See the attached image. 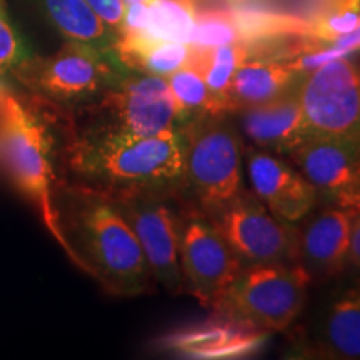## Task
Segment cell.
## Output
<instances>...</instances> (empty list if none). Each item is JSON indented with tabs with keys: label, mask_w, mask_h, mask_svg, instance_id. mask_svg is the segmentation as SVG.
<instances>
[{
	"label": "cell",
	"mask_w": 360,
	"mask_h": 360,
	"mask_svg": "<svg viewBox=\"0 0 360 360\" xmlns=\"http://www.w3.org/2000/svg\"><path fill=\"white\" fill-rule=\"evenodd\" d=\"M52 137L47 125L19 97L0 89V155L19 191L37 209L51 236L67 257L82 267L77 252L67 238L62 219L53 202Z\"/></svg>",
	"instance_id": "3957f363"
},
{
	"label": "cell",
	"mask_w": 360,
	"mask_h": 360,
	"mask_svg": "<svg viewBox=\"0 0 360 360\" xmlns=\"http://www.w3.org/2000/svg\"><path fill=\"white\" fill-rule=\"evenodd\" d=\"M85 130L157 135L180 130L167 77L127 70L94 102L85 103Z\"/></svg>",
	"instance_id": "8992f818"
},
{
	"label": "cell",
	"mask_w": 360,
	"mask_h": 360,
	"mask_svg": "<svg viewBox=\"0 0 360 360\" xmlns=\"http://www.w3.org/2000/svg\"><path fill=\"white\" fill-rule=\"evenodd\" d=\"M90 7L96 11L101 19L110 27L119 37L124 27L125 19V4L122 0H85Z\"/></svg>",
	"instance_id": "484cf974"
},
{
	"label": "cell",
	"mask_w": 360,
	"mask_h": 360,
	"mask_svg": "<svg viewBox=\"0 0 360 360\" xmlns=\"http://www.w3.org/2000/svg\"><path fill=\"white\" fill-rule=\"evenodd\" d=\"M247 2H252V0H231V4H232L233 7L242 6V4H247Z\"/></svg>",
	"instance_id": "1f68e13d"
},
{
	"label": "cell",
	"mask_w": 360,
	"mask_h": 360,
	"mask_svg": "<svg viewBox=\"0 0 360 360\" xmlns=\"http://www.w3.org/2000/svg\"><path fill=\"white\" fill-rule=\"evenodd\" d=\"M350 222L352 212L334 205L315 214L300 229L297 260L310 277H334L349 265Z\"/></svg>",
	"instance_id": "9a60e30c"
},
{
	"label": "cell",
	"mask_w": 360,
	"mask_h": 360,
	"mask_svg": "<svg viewBox=\"0 0 360 360\" xmlns=\"http://www.w3.org/2000/svg\"><path fill=\"white\" fill-rule=\"evenodd\" d=\"M79 177L114 193L167 192L184 184L186 154L180 130L132 135L82 130L67 148Z\"/></svg>",
	"instance_id": "6da1fadb"
},
{
	"label": "cell",
	"mask_w": 360,
	"mask_h": 360,
	"mask_svg": "<svg viewBox=\"0 0 360 360\" xmlns=\"http://www.w3.org/2000/svg\"><path fill=\"white\" fill-rule=\"evenodd\" d=\"M167 82L177 107L180 129L209 117H222L199 70L184 65L169 75Z\"/></svg>",
	"instance_id": "7402d4cb"
},
{
	"label": "cell",
	"mask_w": 360,
	"mask_h": 360,
	"mask_svg": "<svg viewBox=\"0 0 360 360\" xmlns=\"http://www.w3.org/2000/svg\"><path fill=\"white\" fill-rule=\"evenodd\" d=\"M129 69L115 51H101L89 44L67 40L51 57H32L15 77L49 101L85 105L119 82Z\"/></svg>",
	"instance_id": "5b68a950"
},
{
	"label": "cell",
	"mask_w": 360,
	"mask_h": 360,
	"mask_svg": "<svg viewBox=\"0 0 360 360\" xmlns=\"http://www.w3.org/2000/svg\"><path fill=\"white\" fill-rule=\"evenodd\" d=\"M238 42V32L232 11H210L195 15V29L188 45L202 49L222 47Z\"/></svg>",
	"instance_id": "cb8c5ba5"
},
{
	"label": "cell",
	"mask_w": 360,
	"mask_h": 360,
	"mask_svg": "<svg viewBox=\"0 0 360 360\" xmlns=\"http://www.w3.org/2000/svg\"><path fill=\"white\" fill-rule=\"evenodd\" d=\"M32 57L30 47L8 19L6 4L0 0V75L15 74Z\"/></svg>",
	"instance_id": "d4e9b609"
},
{
	"label": "cell",
	"mask_w": 360,
	"mask_h": 360,
	"mask_svg": "<svg viewBox=\"0 0 360 360\" xmlns=\"http://www.w3.org/2000/svg\"><path fill=\"white\" fill-rule=\"evenodd\" d=\"M347 262L349 265L360 269V212H352Z\"/></svg>",
	"instance_id": "4316f807"
},
{
	"label": "cell",
	"mask_w": 360,
	"mask_h": 360,
	"mask_svg": "<svg viewBox=\"0 0 360 360\" xmlns=\"http://www.w3.org/2000/svg\"><path fill=\"white\" fill-rule=\"evenodd\" d=\"M323 6L334 7V8L352 7V6H360V0H323Z\"/></svg>",
	"instance_id": "f546056e"
},
{
	"label": "cell",
	"mask_w": 360,
	"mask_h": 360,
	"mask_svg": "<svg viewBox=\"0 0 360 360\" xmlns=\"http://www.w3.org/2000/svg\"><path fill=\"white\" fill-rule=\"evenodd\" d=\"M317 350L328 359H360V283L328 304L319 327Z\"/></svg>",
	"instance_id": "ac0fdd59"
},
{
	"label": "cell",
	"mask_w": 360,
	"mask_h": 360,
	"mask_svg": "<svg viewBox=\"0 0 360 360\" xmlns=\"http://www.w3.org/2000/svg\"><path fill=\"white\" fill-rule=\"evenodd\" d=\"M122 2L125 4V7H129V6H135V4H150L152 0H122Z\"/></svg>",
	"instance_id": "4dcf8cb0"
},
{
	"label": "cell",
	"mask_w": 360,
	"mask_h": 360,
	"mask_svg": "<svg viewBox=\"0 0 360 360\" xmlns=\"http://www.w3.org/2000/svg\"><path fill=\"white\" fill-rule=\"evenodd\" d=\"M269 335V332L214 314L209 321L164 335L159 347L192 359H237L257 352Z\"/></svg>",
	"instance_id": "5bb4252c"
},
{
	"label": "cell",
	"mask_w": 360,
	"mask_h": 360,
	"mask_svg": "<svg viewBox=\"0 0 360 360\" xmlns=\"http://www.w3.org/2000/svg\"><path fill=\"white\" fill-rule=\"evenodd\" d=\"M312 277L302 264H257L242 267L212 314L259 330L282 332L302 312Z\"/></svg>",
	"instance_id": "277c9868"
},
{
	"label": "cell",
	"mask_w": 360,
	"mask_h": 360,
	"mask_svg": "<svg viewBox=\"0 0 360 360\" xmlns=\"http://www.w3.org/2000/svg\"><path fill=\"white\" fill-rule=\"evenodd\" d=\"M297 96L310 135L360 139V65L347 56L304 72Z\"/></svg>",
	"instance_id": "9c48e42d"
},
{
	"label": "cell",
	"mask_w": 360,
	"mask_h": 360,
	"mask_svg": "<svg viewBox=\"0 0 360 360\" xmlns=\"http://www.w3.org/2000/svg\"><path fill=\"white\" fill-rule=\"evenodd\" d=\"M233 22L238 32V42H254L281 35H305L315 39L310 19L267 11L250 2L233 7Z\"/></svg>",
	"instance_id": "44dd1931"
},
{
	"label": "cell",
	"mask_w": 360,
	"mask_h": 360,
	"mask_svg": "<svg viewBox=\"0 0 360 360\" xmlns=\"http://www.w3.org/2000/svg\"><path fill=\"white\" fill-rule=\"evenodd\" d=\"M186 154L184 184L204 212L232 200L242 191V142L220 117L180 129Z\"/></svg>",
	"instance_id": "52a82bcc"
},
{
	"label": "cell",
	"mask_w": 360,
	"mask_h": 360,
	"mask_svg": "<svg viewBox=\"0 0 360 360\" xmlns=\"http://www.w3.org/2000/svg\"><path fill=\"white\" fill-rule=\"evenodd\" d=\"M109 199L132 227L155 281L172 292L182 290V217H177L175 210L164 200L162 192L115 193L109 195Z\"/></svg>",
	"instance_id": "8fae6325"
},
{
	"label": "cell",
	"mask_w": 360,
	"mask_h": 360,
	"mask_svg": "<svg viewBox=\"0 0 360 360\" xmlns=\"http://www.w3.org/2000/svg\"><path fill=\"white\" fill-rule=\"evenodd\" d=\"M237 114L245 137L264 150L289 154L310 137L297 87L270 102L242 107Z\"/></svg>",
	"instance_id": "2e32d148"
},
{
	"label": "cell",
	"mask_w": 360,
	"mask_h": 360,
	"mask_svg": "<svg viewBox=\"0 0 360 360\" xmlns=\"http://www.w3.org/2000/svg\"><path fill=\"white\" fill-rule=\"evenodd\" d=\"M39 4L49 22L67 40L89 44L101 51L115 47L117 34L85 0H39Z\"/></svg>",
	"instance_id": "d6986e66"
},
{
	"label": "cell",
	"mask_w": 360,
	"mask_h": 360,
	"mask_svg": "<svg viewBox=\"0 0 360 360\" xmlns=\"http://www.w3.org/2000/svg\"><path fill=\"white\" fill-rule=\"evenodd\" d=\"M247 174L254 195L283 222H300L317 204V188L267 150H247Z\"/></svg>",
	"instance_id": "4fadbf2b"
},
{
	"label": "cell",
	"mask_w": 360,
	"mask_h": 360,
	"mask_svg": "<svg viewBox=\"0 0 360 360\" xmlns=\"http://www.w3.org/2000/svg\"><path fill=\"white\" fill-rule=\"evenodd\" d=\"M245 60L247 52L242 42L214 49H202L191 45V56H188L187 65L193 67V69L199 70L202 74L220 115L232 114V79L237 67Z\"/></svg>",
	"instance_id": "ffe728a7"
},
{
	"label": "cell",
	"mask_w": 360,
	"mask_h": 360,
	"mask_svg": "<svg viewBox=\"0 0 360 360\" xmlns=\"http://www.w3.org/2000/svg\"><path fill=\"white\" fill-rule=\"evenodd\" d=\"M242 267L244 265L204 212L191 210L184 215L180 225L182 290L212 310Z\"/></svg>",
	"instance_id": "30bf717a"
},
{
	"label": "cell",
	"mask_w": 360,
	"mask_h": 360,
	"mask_svg": "<svg viewBox=\"0 0 360 360\" xmlns=\"http://www.w3.org/2000/svg\"><path fill=\"white\" fill-rule=\"evenodd\" d=\"M184 2L193 12V15H199L202 12L232 11L233 8L231 0H184Z\"/></svg>",
	"instance_id": "83f0119b"
},
{
	"label": "cell",
	"mask_w": 360,
	"mask_h": 360,
	"mask_svg": "<svg viewBox=\"0 0 360 360\" xmlns=\"http://www.w3.org/2000/svg\"><path fill=\"white\" fill-rule=\"evenodd\" d=\"M330 47L340 51L344 56H350L352 52L360 51V15H359L357 25H355V29L352 30V32L344 35V37L337 39L335 42L330 44Z\"/></svg>",
	"instance_id": "f1b7e54d"
},
{
	"label": "cell",
	"mask_w": 360,
	"mask_h": 360,
	"mask_svg": "<svg viewBox=\"0 0 360 360\" xmlns=\"http://www.w3.org/2000/svg\"><path fill=\"white\" fill-rule=\"evenodd\" d=\"M195 15L184 0H152L147 4V25L143 37L191 44Z\"/></svg>",
	"instance_id": "603a6c76"
},
{
	"label": "cell",
	"mask_w": 360,
	"mask_h": 360,
	"mask_svg": "<svg viewBox=\"0 0 360 360\" xmlns=\"http://www.w3.org/2000/svg\"><path fill=\"white\" fill-rule=\"evenodd\" d=\"M204 214L244 267L299 262V231L277 219L255 195L240 191L232 200Z\"/></svg>",
	"instance_id": "ba28073f"
},
{
	"label": "cell",
	"mask_w": 360,
	"mask_h": 360,
	"mask_svg": "<svg viewBox=\"0 0 360 360\" xmlns=\"http://www.w3.org/2000/svg\"><path fill=\"white\" fill-rule=\"evenodd\" d=\"M299 172L339 205L360 184V139L310 135L287 154Z\"/></svg>",
	"instance_id": "7c38bea8"
},
{
	"label": "cell",
	"mask_w": 360,
	"mask_h": 360,
	"mask_svg": "<svg viewBox=\"0 0 360 360\" xmlns=\"http://www.w3.org/2000/svg\"><path fill=\"white\" fill-rule=\"evenodd\" d=\"M72 233L84 272L117 295H141L152 287V270L137 237L109 197H87L72 217Z\"/></svg>",
	"instance_id": "7a4b0ae2"
},
{
	"label": "cell",
	"mask_w": 360,
	"mask_h": 360,
	"mask_svg": "<svg viewBox=\"0 0 360 360\" xmlns=\"http://www.w3.org/2000/svg\"><path fill=\"white\" fill-rule=\"evenodd\" d=\"M304 72L289 62L245 60L237 67L231 85L232 114L242 107L274 101L297 87Z\"/></svg>",
	"instance_id": "e0dca14e"
}]
</instances>
